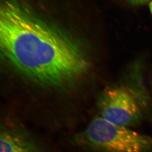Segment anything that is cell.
<instances>
[{
    "instance_id": "obj_3",
    "label": "cell",
    "mask_w": 152,
    "mask_h": 152,
    "mask_svg": "<svg viewBox=\"0 0 152 152\" xmlns=\"http://www.w3.org/2000/svg\"><path fill=\"white\" fill-rule=\"evenodd\" d=\"M144 104L138 92L125 86L104 89L98 102L100 117L114 124L129 127L140 119Z\"/></svg>"
},
{
    "instance_id": "obj_5",
    "label": "cell",
    "mask_w": 152,
    "mask_h": 152,
    "mask_svg": "<svg viewBox=\"0 0 152 152\" xmlns=\"http://www.w3.org/2000/svg\"><path fill=\"white\" fill-rule=\"evenodd\" d=\"M129 2L133 4L140 5V4H145L150 0H127Z\"/></svg>"
},
{
    "instance_id": "obj_2",
    "label": "cell",
    "mask_w": 152,
    "mask_h": 152,
    "mask_svg": "<svg viewBox=\"0 0 152 152\" xmlns=\"http://www.w3.org/2000/svg\"><path fill=\"white\" fill-rule=\"evenodd\" d=\"M79 146L95 152H150L152 136L142 134L129 127L114 124L95 117L74 138Z\"/></svg>"
},
{
    "instance_id": "obj_1",
    "label": "cell",
    "mask_w": 152,
    "mask_h": 152,
    "mask_svg": "<svg viewBox=\"0 0 152 152\" xmlns=\"http://www.w3.org/2000/svg\"><path fill=\"white\" fill-rule=\"evenodd\" d=\"M0 60L37 86L65 91L88 73L80 45L21 0H0Z\"/></svg>"
},
{
    "instance_id": "obj_4",
    "label": "cell",
    "mask_w": 152,
    "mask_h": 152,
    "mask_svg": "<svg viewBox=\"0 0 152 152\" xmlns=\"http://www.w3.org/2000/svg\"><path fill=\"white\" fill-rule=\"evenodd\" d=\"M0 152H44L21 130L0 126Z\"/></svg>"
},
{
    "instance_id": "obj_6",
    "label": "cell",
    "mask_w": 152,
    "mask_h": 152,
    "mask_svg": "<svg viewBox=\"0 0 152 152\" xmlns=\"http://www.w3.org/2000/svg\"><path fill=\"white\" fill-rule=\"evenodd\" d=\"M149 7L150 10V12H151V14L152 15V0H151V2L150 3Z\"/></svg>"
}]
</instances>
